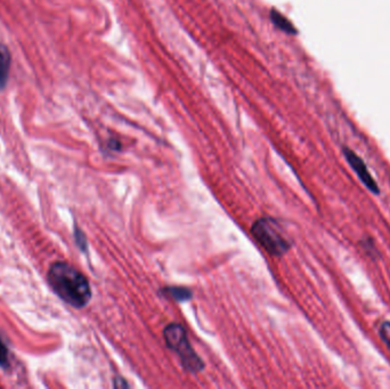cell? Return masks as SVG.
<instances>
[{
	"label": "cell",
	"instance_id": "obj_1",
	"mask_svg": "<svg viewBox=\"0 0 390 389\" xmlns=\"http://www.w3.org/2000/svg\"><path fill=\"white\" fill-rule=\"evenodd\" d=\"M49 283L61 300L77 309L87 305L92 298L89 282L86 276L64 261L51 265Z\"/></svg>",
	"mask_w": 390,
	"mask_h": 389
},
{
	"label": "cell",
	"instance_id": "obj_2",
	"mask_svg": "<svg viewBox=\"0 0 390 389\" xmlns=\"http://www.w3.org/2000/svg\"><path fill=\"white\" fill-rule=\"evenodd\" d=\"M163 337L167 346L178 354L182 366L187 371L195 373L203 370V362L189 344L187 331L183 326L176 323L169 324L163 331Z\"/></svg>",
	"mask_w": 390,
	"mask_h": 389
},
{
	"label": "cell",
	"instance_id": "obj_3",
	"mask_svg": "<svg viewBox=\"0 0 390 389\" xmlns=\"http://www.w3.org/2000/svg\"><path fill=\"white\" fill-rule=\"evenodd\" d=\"M252 237L263 248L273 256H282L291 248V243L284 237L282 228L273 218H260L251 228Z\"/></svg>",
	"mask_w": 390,
	"mask_h": 389
},
{
	"label": "cell",
	"instance_id": "obj_4",
	"mask_svg": "<svg viewBox=\"0 0 390 389\" xmlns=\"http://www.w3.org/2000/svg\"><path fill=\"white\" fill-rule=\"evenodd\" d=\"M344 156H345L346 160L348 161L349 166L353 168V171L358 175V178L362 180V183L372 193L379 194L380 189H379L378 183L375 182L372 175L370 174L369 168L366 166L365 162L362 160V158L348 147H344Z\"/></svg>",
	"mask_w": 390,
	"mask_h": 389
},
{
	"label": "cell",
	"instance_id": "obj_5",
	"mask_svg": "<svg viewBox=\"0 0 390 389\" xmlns=\"http://www.w3.org/2000/svg\"><path fill=\"white\" fill-rule=\"evenodd\" d=\"M11 66V54L6 46L0 44V88L5 87Z\"/></svg>",
	"mask_w": 390,
	"mask_h": 389
},
{
	"label": "cell",
	"instance_id": "obj_6",
	"mask_svg": "<svg viewBox=\"0 0 390 389\" xmlns=\"http://www.w3.org/2000/svg\"><path fill=\"white\" fill-rule=\"evenodd\" d=\"M270 20L279 27V30L284 31L289 35H297V29L294 27V24L289 21L285 16H283L281 13L277 12V9H273L270 12Z\"/></svg>",
	"mask_w": 390,
	"mask_h": 389
},
{
	"label": "cell",
	"instance_id": "obj_7",
	"mask_svg": "<svg viewBox=\"0 0 390 389\" xmlns=\"http://www.w3.org/2000/svg\"><path fill=\"white\" fill-rule=\"evenodd\" d=\"M163 292L178 302L191 300V297H192V292L185 288H165Z\"/></svg>",
	"mask_w": 390,
	"mask_h": 389
},
{
	"label": "cell",
	"instance_id": "obj_8",
	"mask_svg": "<svg viewBox=\"0 0 390 389\" xmlns=\"http://www.w3.org/2000/svg\"><path fill=\"white\" fill-rule=\"evenodd\" d=\"M379 335L382 337V342L386 344L388 350H390V322L389 321H386L384 323L380 326L379 328Z\"/></svg>",
	"mask_w": 390,
	"mask_h": 389
},
{
	"label": "cell",
	"instance_id": "obj_9",
	"mask_svg": "<svg viewBox=\"0 0 390 389\" xmlns=\"http://www.w3.org/2000/svg\"><path fill=\"white\" fill-rule=\"evenodd\" d=\"M0 366L4 368L8 366V350L1 340H0Z\"/></svg>",
	"mask_w": 390,
	"mask_h": 389
}]
</instances>
